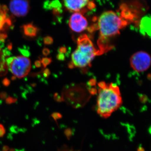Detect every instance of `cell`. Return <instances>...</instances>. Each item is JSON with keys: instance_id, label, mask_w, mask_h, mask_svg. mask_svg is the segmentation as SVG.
<instances>
[{"instance_id": "cell-1", "label": "cell", "mask_w": 151, "mask_h": 151, "mask_svg": "<svg viewBox=\"0 0 151 151\" xmlns=\"http://www.w3.org/2000/svg\"><path fill=\"white\" fill-rule=\"evenodd\" d=\"M97 100V113L102 118L107 119L122 105V100L119 86L113 83L98 84Z\"/></svg>"}, {"instance_id": "cell-2", "label": "cell", "mask_w": 151, "mask_h": 151, "mask_svg": "<svg viewBox=\"0 0 151 151\" xmlns=\"http://www.w3.org/2000/svg\"><path fill=\"white\" fill-rule=\"evenodd\" d=\"M100 53L87 35H81L77 40V48L71 55L69 67H86L90 65L94 58Z\"/></svg>"}, {"instance_id": "cell-3", "label": "cell", "mask_w": 151, "mask_h": 151, "mask_svg": "<svg viewBox=\"0 0 151 151\" xmlns=\"http://www.w3.org/2000/svg\"><path fill=\"white\" fill-rule=\"evenodd\" d=\"M128 22L119 17L113 11H108L102 14L98 19L97 30L100 34L101 45L103 41L120 34V30L127 26Z\"/></svg>"}, {"instance_id": "cell-4", "label": "cell", "mask_w": 151, "mask_h": 151, "mask_svg": "<svg viewBox=\"0 0 151 151\" xmlns=\"http://www.w3.org/2000/svg\"><path fill=\"white\" fill-rule=\"evenodd\" d=\"M31 68V61L29 58L23 56H18L14 58L9 65L10 70L14 76L21 78L29 73Z\"/></svg>"}, {"instance_id": "cell-5", "label": "cell", "mask_w": 151, "mask_h": 151, "mask_svg": "<svg viewBox=\"0 0 151 151\" xmlns=\"http://www.w3.org/2000/svg\"><path fill=\"white\" fill-rule=\"evenodd\" d=\"M130 64L133 69L137 72L146 71L150 65V56L146 52H137L132 55Z\"/></svg>"}, {"instance_id": "cell-6", "label": "cell", "mask_w": 151, "mask_h": 151, "mask_svg": "<svg viewBox=\"0 0 151 151\" xmlns=\"http://www.w3.org/2000/svg\"><path fill=\"white\" fill-rule=\"evenodd\" d=\"M9 9L12 13L19 17L26 16L30 10L29 0H11Z\"/></svg>"}, {"instance_id": "cell-7", "label": "cell", "mask_w": 151, "mask_h": 151, "mask_svg": "<svg viewBox=\"0 0 151 151\" xmlns=\"http://www.w3.org/2000/svg\"><path fill=\"white\" fill-rule=\"evenodd\" d=\"M88 23L87 19L79 12L73 13L69 21L70 29L76 32L80 33L87 29Z\"/></svg>"}, {"instance_id": "cell-8", "label": "cell", "mask_w": 151, "mask_h": 151, "mask_svg": "<svg viewBox=\"0 0 151 151\" xmlns=\"http://www.w3.org/2000/svg\"><path fill=\"white\" fill-rule=\"evenodd\" d=\"M65 7L71 12H80L87 4L89 0H63Z\"/></svg>"}, {"instance_id": "cell-9", "label": "cell", "mask_w": 151, "mask_h": 151, "mask_svg": "<svg viewBox=\"0 0 151 151\" xmlns=\"http://www.w3.org/2000/svg\"><path fill=\"white\" fill-rule=\"evenodd\" d=\"M138 25L139 28L141 33L144 36H151V17L150 16H146L141 19Z\"/></svg>"}, {"instance_id": "cell-10", "label": "cell", "mask_w": 151, "mask_h": 151, "mask_svg": "<svg viewBox=\"0 0 151 151\" xmlns=\"http://www.w3.org/2000/svg\"><path fill=\"white\" fill-rule=\"evenodd\" d=\"M23 28L24 33L28 37H35L37 35L38 29L32 23L24 25Z\"/></svg>"}, {"instance_id": "cell-11", "label": "cell", "mask_w": 151, "mask_h": 151, "mask_svg": "<svg viewBox=\"0 0 151 151\" xmlns=\"http://www.w3.org/2000/svg\"><path fill=\"white\" fill-rule=\"evenodd\" d=\"M18 51L20 53L25 57H29L31 55V52L29 48L27 46H24L23 47H19Z\"/></svg>"}, {"instance_id": "cell-12", "label": "cell", "mask_w": 151, "mask_h": 151, "mask_svg": "<svg viewBox=\"0 0 151 151\" xmlns=\"http://www.w3.org/2000/svg\"><path fill=\"white\" fill-rule=\"evenodd\" d=\"M8 14L4 13L2 11L0 12V30L3 29L5 25L6 19Z\"/></svg>"}, {"instance_id": "cell-13", "label": "cell", "mask_w": 151, "mask_h": 151, "mask_svg": "<svg viewBox=\"0 0 151 151\" xmlns=\"http://www.w3.org/2000/svg\"><path fill=\"white\" fill-rule=\"evenodd\" d=\"M40 61L42 64L43 65L44 68H45L47 65L51 63L52 61V60L50 58L45 57L43 58Z\"/></svg>"}, {"instance_id": "cell-14", "label": "cell", "mask_w": 151, "mask_h": 151, "mask_svg": "<svg viewBox=\"0 0 151 151\" xmlns=\"http://www.w3.org/2000/svg\"><path fill=\"white\" fill-rule=\"evenodd\" d=\"M43 42L44 44L46 45H50L53 43V38L51 37L47 36L44 38Z\"/></svg>"}, {"instance_id": "cell-15", "label": "cell", "mask_w": 151, "mask_h": 151, "mask_svg": "<svg viewBox=\"0 0 151 151\" xmlns=\"http://www.w3.org/2000/svg\"><path fill=\"white\" fill-rule=\"evenodd\" d=\"M17 99L16 98L13 97H9L6 98V102L7 104H11L16 102Z\"/></svg>"}, {"instance_id": "cell-16", "label": "cell", "mask_w": 151, "mask_h": 151, "mask_svg": "<svg viewBox=\"0 0 151 151\" xmlns=\"http://www.w3.org/2000/svg\"><path fill=\"white\" fill-rule=\"evenodd\" d=\"M96 5L93 1H89V2L87 3V8L90 10L94 9L96 8Z\"/></svg>"}, {"instance_id": "cell-17", "label": "cell", "mask_w": 151, "mask_h": 151, "mask_svg": "<svg viewBox=\"0 0 151 151\" xmlns=\"http://www.w3.org/2000/svg\"><path fill=\"white\" fill-rule=\"evenodd\" d=\"M6 134V129L2 124H0V137H3Z\"/></svg>"}, {"instance_id": "cell-18", "label": "cell", "mask_w": 151, "mask_h": 151, "mask_svg": "<svg viewBox=\"0 0 151 151\" xmlns=\"http://www.w3.org/2000/svg\"><path fill=\"white\" fill-rule=\"evenodd\" d=\"M42 75L44 78H48L50 75V71L48 68H45L42 71Z\"/></svg>"}, {"instance_id": "cell-19", "label": "cell", "mask_w": 151, "mask_h": 151, "mask_svg": "<svg viewBox=\"0 0 151 151\" xmlns=\"http://www.w3.org/2000/svg\"><path fill=\"white\" fill-rule=\"evenodd\" d=\"M2 52V55L5 58L6 57L10 56L11 55L10 51L8 50L6 48H5L3 50Z\"/></svg>"}, {"instance_id": "cell-20", "label": "cell", "mask_w": 151, "mask_h": 151, "mask_svg": "<svg viewBox=\"0 0 151 151\" xmlns=\"http://www.w3.org/2000/svg\"><path fill=\"white\" fill-rule=\"evenodd\" d=\"M10 80L9 79H8V78H5L3 79L2 81V84L3 85H4V86H6V87H7V86H8L10 84Z\"/></svg>"}, {"instance_id": "cell-21", "label": "cell", "mask_w": 151, "mask_h": 151, "mask_svg": "<svg viewBox=\"0 0 151 151\" xmlns=\"http://www.w3.org/2000/svg\"><path fill=\"white\" fill-rule=\"evenodd\" d=\"M52 117L53 118V119L56 121L58 119H60L62 118V116L61 114L58 113H55L52 115Z\"/></svg>"}, {"instance_id": "cell-22", "label": "cell", "mask_w": 151, "mask_h": 151, "mask_svg": "<svg viewBox=\"0 0 151 151\" xmlns=\"http://www.w3.org/2000/svg\"><path fill=\"white\" fill-rule=\"evenodd\" d=\"M42 52L44 55H45V56H47V55L50 54V51L48 48L45 47L42 50Z\"/></svg>"}, {"instance_id": "cell-23", "label": "cell", "mask_w": 151, "mask_h": 151, "mask_svg": "<svg viewBox=\"0 0 151 151\" xmlns=\"http://www.w3.org/2000/svg\"><path fill=\"white\" fill-rule=\"evenodd\" d=\"M14 58V57H9L5 61L6 63V64H7V65H8L9 66L11 63L12 62Z\"/></svg>"}, {"instance_id": "cell-24", "label": "cell", "mask_w": 151, "mask_h": 151, "mask_svg": "<svg viewBox=\"0 0 151 151\" xmlns=\"http://www.w3.org/2000/svg\"><path fill=\"white\" fill-rule=\"evenodd\" d=\"M58 151H73L72 149H70L66 145H64Z\"/></svg>"}, {"instance_id": "cell-25", "label": "cell", "mask_w": 151, "mask_h": 151, "mask_svg": "<svg viewBox=\"0 0 151 151\" xmlns=\"http://www.w3.org/2000/svg\"><path fill=\"white\" fill-rule=\"evenodd\" d=\"M1 10L4 13L7 14L9 12V9L6 5H3L1 6Z\"/></svg>"}, {"instance_id": "cell-26", "label": "cell", "mask_w": 151, "mask_h": 151, "mask_svg": "<svg viewBox=\"0 0 151 151\" xmlns=\"http://www.w3.org/2000/svg\"><path fill=\"white\" fill-rule=\"evenodd\" d=\"M7 97V94L6 92H3L0 93V98L1 99H6Z\"/></svg>"}, {"instance_id": "cell-27", "label": "cell", "mask_w": 151, "mask_h": 151, "mask_svg": "<svg viewBox=\"0 0 151 151\" xmlns=\"http://www.w3.org/2000/svg\"><path fill=\"white\" fill-rule=\"evenodd\" d=\"M65 134L67 136V138H69L72 135V132H71L70 129H68L65 130Z\"/></svg>"}, {"instance_id": "cell-28", "label": "cell", "mask_w": 151, "mask_h": 151, "mask_svg": "<svg viewBox=\"0 0 151 151\" xmlns=\"http://www.w3.org/2000/svg\"><path fill=\"white\" fill-rule=\"evenodd\" d=\"M35 67L37 68L41 67L42 63L40 60H36L35 62Z\"/></svg>"}, {"instance_id": "cell-29", "label": "cell", "mask_w": 151, "mask_h": 151, "mask_svg": "<svg viewBox=\"0 0 151 151\" xmlns=\"http://www.w3.org/2000/svg\"><path fill=\"white\" fill-rule=\"evenodd\" d=\"M57 58L59 60H63L64 59V56L62 53H59L57 55Z\"/></svg>"}, {"instance_id": "cell-30", "label": "cell", "mask_w": 151, "mask_h": 151, "mask_svg": "<svg viewBox=\"0 0 151 151\" xmlns=\"http://www.w3.org/2000/svg\"><path fill=\"white\" fill-rule=\"evenodd\" d=\"M66 49L65 47H61L60 48L58 51L60 53H65L66 52Z\"/></svg>"}, {"instance_id": "cell-31", "label": "cell", "mask_w": 151, "mask_h": 151, "mask_svg": "<svg viewBox=\"0 0 151 151\" xmlns=\"http://www.w3.org/2000/svg\"><path fill=\"white\" fill-rule=\"evenodd\" d=\"M55 99L57 101H61V98L59 96H58V94H55L54 95Z\"/></svg>"}, {"instance_id": "cell-32", "label": "cell", "mask_w": 151, "mask_h": 151, "mask_svg": "<svg viewBox=\"0 0 151 151\" xmlns=\"http://www.w3.org/2000/svg\"><path fill=\"white\" fill-rule=\"evenodd\" d=\"M7 49L9 51H11L12 49V43H9L8 44L7 46Z\"/></svg>"}, {"instance_id": "cell-33", "label": "cell", "mask_w": 151, "mask_h": 151, "mask_svg": "<svg viewBox=\"0 0 151 151\" xmlns=\"http://www.w3.org/2000/svg\"><path fill=\"white\" fill-rule=\"evenodd\" d=\"M8 150L9 148L8 147H4V149H3V151H7Z\"/></svg>"}, {"instance_id": "cell-34", "label": "cell", "mask_w": 151, "mask_h": 151, "mask_svg": "<svg viewBox=\"0 0 151 151\" xmlns=\"http://www.w3.org/2000/svg\"><path fill=\"white\" fill-rule=\"evenodd\" d=\"M11 78H12V81H14V80H15L16 79H17V77L14 76H13Z\"/></svg>"}, {"instance_id": "cell-35", "label": "cell", "mask_w": 151, "mask_h": 151, "mask_svg": "<svg viewBox=\"0 0 151 151\" xmlns=\"http://www.w3.org/2000/svg\"><path fill=\"white\" fill-rule=\"evenodd\" d=\"M138 151H145L144 149L142 147H139L138 149Z\"/></svg>"}, {"instance_id": "cell-36", "label": "cell", "mask_w": 151, "mask_h": 151, "mask_svg": "<svg viewBox=\"0 0 151 151\" xmlns=\"http://www.w3.org/2000/svg\"><path fill=\"white\" fill-rule=\"evenodd\" d=\"M1 4H0V12L1 11Z\"/></svg>"}, {"instance_id": "cell-37", "label": "cell", "mask_w": 151, "mask_h": 151, "mask_svg": "<svg viewBox=\"0 0 151 151\" xmlns=\"http://www.w3.org/2000/svg\"><path fill=\"white\" fill-rule=\"evenodd\" d=\"M2 48V47L0 46V52H1V50Z\"/></svg>"}, {"instance_id": "cell-38", "label": "cell", "mask_w": 151, "mask_h": 151, "mask_svg": "<svg viewBox=\"0 0 151 151\" xmlns=\"http://www.w3.org/2000/svg\"><path fill=\"white\" fill-rule=\"evenodd\" d=\"M0 34H1V33H0Z\"/></svg>"}]
</instances>
